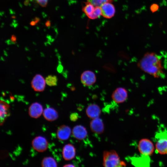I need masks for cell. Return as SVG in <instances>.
Masks as SVG:
<instances>
[{"label": "cell", "mask_w": 167, "mask_h": 167, "mask_svg": "<svg viewBox=\"0 0 167 167\" xmlns=\"http://www.w3.org/2000/svg\"><path fill=\"white\" fill-rule=\"evenodd\" d=\"M78 115L76 113H71L70 117V120L73 122L76 121L78 119Z\"/></svg>", "instance_id": "cell-23"}, {"label": "cell", "mask_w": 167, "mask_h": 167, "mask_svg": "<svg viewBox=\"0 0 167 167\" xmlns=\"http://www.w3.org/2000/svg\"><path fill=\"white\" fill-rule=\"evenodd\" d=\"M156 152L161 154H167V132L161 131L155 136Z\"/></svg>", "instance_id": "cell-3"}, {"label": "cell", "mask_w": 167, "mask_h": 167, "mask_svg": "<svg viewBox=\"0 0 167 167\" xmlns=\"http://www.w3.org/2000/svg\"><path fill=\"white\" fill-rule=\"evenodd\" d=\"M128 92L125 88L119 87L116 88L112 94L111 97L115 103L120 104L124 102L128 97Z\"/></svg>", "instance_id": "cell-5"}, {"label": "cell", "mask_w": 167, "mask_h": 167, "mask_svg": "<svg viewBox=\"0 0 167 167\" xmlns=\"http://www.w3.org/2000/svg\"><path fill=\"white\" fill-rule=\"evenodd\" d=\"M43 112V108L42 105L38 102H35L32 104L28 109V113L32 118H37L41 115Z\"/></svg>", "instance_id": "cell-14"}, {"label": "cell", "mask_w": 167, "mask_h": 167, "mask_svg": "<svg viewBox=\"0 0 167 167\" xmlns=\"http://www.w3.org/2000/svg\"><path fill=\"white\" fill-rule=\"evenodd\" d=\"M96 6L88 2L84 6L83 10L84 13L90 19L93 14Z\"/></svg>", "instance_id": "cell-19"}, {"label": "cell", "mask_w": 167, "mask_h": 167, "mask_svg": "<svg viewBox=\"0 0 167 167\" xmlns=\"http://www.w3.org/2000/svg\"><path fill=\"white\" fill-rule=\"evenodd\" d=\"M101 15L104 17L109 19L112 17L115 13V7L113 4L110 2L103 4L100 6Z\"/></svg>", "instance_id": "cell-10"}, {"label": "cell", "mask_w": 167, "mask_h": 167, "mask_svg": "<svg viewBox=\"0 0 167 167\" xmlns=\"http://www.w3.org/2000/svg\"><path fill=\"white\" fill-rule=\"evenodd\" d=\"M32 145L35 150L38 152H42L47 149L48 143L45 138L38 136L33 139Z\"/></svg>", "instance_id": "cell-7"}, {"label": "cell", "mask_w": 167, "mask_h": 167, "mask_svg": "<svg viewBox=\"0 0 167 167\" xmlns=\"http://www.w3.org/2000/svg\"><path fill=\"white\" fill-rule=\"evenodd\" d=\"M62 69L63 68L62 66L60 65H59L58 67L57 71L61 73L62 71Z\"/></svg>", "instance_id": "cell-26"}, {"label": "cell", "mask_w": 167, "mask_h": 167, "mask_svg": "<svg viewBox=\"0 0 167 167\" xmlns=\"http://www.w3.org/2000/svg\"><path fill=\"white\" fill-rule=\"evenodd\" d=\"M162 56L154 53H147L139 62V66L145 72L155 77L164 78L167 65Z\"/></svg>", "instance_id": "cell-1"}, {"label": "cell", "mask_w": 167, "mask_h": 167, "mask_svg": "<svg viewBox=\"0 0 167 167\" xmlns=\"http://www.w3.org/2000/svg\"><path fill=\"white\" fill-rule=\"evenodd\" d=\"M72 133L74 137L79 140L84 139L88 135L87 129L81 125L75 126L72 129Z\"/></svg>", "instance_id": "cell-12"}, {"label": "cell", "mask_w": 167, "mask_h": 167, "mask_svg": "<svg viewBox=\"0 0 167 167\" xmlns=\"http://www.w3.org/2000/svg\"><path fill=\"white\" fill-rule=\"evenodd\" d=\"M38 3L42 6H45L47 3L48 0H35Z\"/></svg>", "instance_id": "cell-24"}, {"label": "cell", "mask_w": 167, "mask_h": 167, "mask_svg": "<svg viewBox=\"0 0 167 167\" xmlns=\"http://www.w3.org/2000/svg\"><path fill=\"white\" fill-rule=\"evenodd\" d=\"M138 148L141 155L148 156L153 153L154 147L150 140L147 139H143L139 142Z\"/></svg>", "instance_id": "cell-4"}, {"label": "cell", "mask_w": 167, "mask_h": 167, "mask_svg": "<svg viewBox=\"0 0 167 167\" xmlns=\"http://www.w3.org/2000/svg\"><path fill=\"white\" fill-rule=\"evenodd\" d=\"M76 152V149L73 144L70 143L66 144L62 150L63 158L66 161L71 160L75 157Z\"/></svg>", "instance_id": "cell-11"}, {"label": "cell", "mask_w": 167, "mask_h": 167, "mask_svg": "<svg viewBox=\"0 0 167 167\" xmlns=\"http://www.w3.org/2000/svg\"><path fill=\"white\" fill-rule=\"evenodd\" d=\"M45 83L44 77L40 74H37L33 77L31 82V85L35 91L42 92L45 88Z\"/></svg>", "instance_id": "cell-8"}, {"label": "cell", "mask_w": 167, "mask_h": 167, "mask_svg": "<svg viewBox=\"0 0 167 167\" xmlns=\"http://www.w3.org/2000/svg\"><path fill=\"white\" fill-rule=\"evenodd\" d=\"M46 84L50 86H56L57 83V78L55 75H49L45 79Z\"/></svg>", "instance_id": "cell-20"}, {"label": "cell", "mask_w": 167, "mask_h": 167, "mask_svg": "<svg viewBox=\"0 0 167 167\" xmlns=\"http://www.w3.org/2000/svg\"><path fill=\"white\" fill-rule=\"evenodd\" d=\"M80 80L84 85L89 86L95 83L96 81V76L93 71L90 70L85 71L81 74Z\"/></svg>", "instance_id": "cell-6"}, {"label": "cell", "mask_w": 167, "mask_h": 167, "mask_svg": "<svg viewBox=\"0 0 167 167\" xmlns=\"http://www.w3.org/2000/svg\"><path fill=\"white\" fill-rule=\"evenodd\" d=\"M41 165L43 167H54L57 166L55 160L51 157L44 158L42 161Z\"/></svg>", "instance_id": "cell-18"}, {"label": "cell", "mask_w": 167, "mask_h": 167, "mask_svg": "<svg viewBox=\"0 0 167 167\" xmlns=\"http://www.w3.org/2000/svg\"><path fill=\"white\" fill-rule=\"evenodd\" d=\"M64 167H75V166L72 164H68L64 165Z\"/></svg>", "instance_id": "cell-27"}, {"label": "cell", "mask_w": 167, "mask_h": 167, "mask_svg": "<svg viewBox=\"0 0 167 167\" xmlns=\"http://www.w3.org/2000/svg\"><path fill=\"white\" fill-rule=\"evenodd\" d=\"M101 15V11L99 6H96L94 12L90 19H95L99 18Z\"/></svg>", "instance_id": "cell-22"}, {"label": "cell", "mask_w": 167, "mask_h": 167, "mask_svg": "<svg viewBox=\"0 0 167 167\" xmlns=\"http://www.w3.org/2000/svg\"><path fill=\"white\" fill-rule=\"evenodd\" d=\"M44 118L49 121L56 120L58 117L57 112L53 108L48 107L45 109L43 112Z\"/></svg>", "instance_id": "cell-17"}, {"label": "cell", "mask_w": 167, "mask_h": 167, "mask_svg": "<svg viewBox=\"0 0 167 167\" xmlns=\"http://www.w3.org/2000/svg\"><path fill=\"white\" fill-rule=\"evenodd\" d=\"M71 133V129L70 127L62 125L60 126L57 131V136L58 139L61 140L68 139Z\"/></svg>", "instance_id": "cell-15"}, {"label": "cell", "mask_w": 167, "mask_h": 167, "mask_svg": "<svg viewBox=\"0 0 167 167\" xmlns=\"http://www.w3.org/2000/svg\"><path fill=\"white\" fill-rule=\"evenodd\" d=\"M151 11L155 12L158 9V5L156 4H153L151 6Z\"/></svg>", "instance_id": "cell-25"}, {"label": "cell", "mask_w": 167, "mask_h": 167, "mask_svg": "<svg viewBox=\"0 0 167 167\" xmlns=\"http://www.w3.org/2000/svg\"><path fill=\"white\" fill-rule=\"evenodd\" d=\"M89 2L95 6L100 7L103 4L107 2H111L113 0H87Z\"/></svg>", "instance_id": "cell-21"}, {"label": "cell", "mask_w": 167, "mask_h": 167, "mask_svg": "<svg viewBox=\"0 0 167 167\" xmlns=\"http://www.w3.org/2000/svg\"><path fill=\"white\" fill-rule=\"evenodd\" d=\"M103 166L105 167H119L126 166V164L121 161L120 158L114 150L105 151L103 153Z\"/></svg>", "instance_id": "cell-2"}, {"label": "cell", "mask_w": 167, "mask_h": 167, "mask_svg": "<svg viewBox=\"0 0 167 167\" xmlns=\"http://www.w3.org/2000/svg\"><path fill=\"white\" fill-rule=\"evenodd\" d=\"M90 127L91 131L96 134H101L104 131L103 122L99 118L92 119L90 123Z\"/></svg>", "instance_id": "cell-9"}, {"label": "cell", "mask_w": 167, "mask_h": 167, "mask_svg": "<svg viewBox=\"0 0 167 167\" xmlns=\"http://www.w3.org/2000/svg\"><path fill=\"white\" fill-rule=\"evenodd\" d=\"M10 106L7 103L0 101V125H2L6 118L10 116Z\"/></svg>", "instance_id": "cell-16"}, {"label": "cell", "mask_w": 167, "mask_h": 167, "mask_svg": "<svg viewBox=\"0 0 167 167\" xmlns=\"http://www.w3.org/2000/svg\"><path fill=\"white\" fill-rule=\"evenodd\" d=\"M86 114L88 117L92 119L99 118L101 113L100 107L95 104L89 105L86 110Z\"/></svg>", "instance_id": "cell-13"}]
</instances>
